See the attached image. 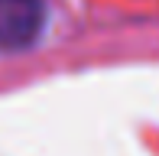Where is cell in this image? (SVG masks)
Instances as JSON below:
<instances>
[{
	"label": "cell",
	"mask_w": 159,
	"mask_h": 156,
	"mask_svg": "<svg viewBox=\"0 0 159 156\" xmlns=\"http://www.w3.org/2000/svg\"><path fill=\"white\" fill-rule=\"evenodd\" d=\"M46 30L42 0H0V52H26Z\"/></svg>",
	"instance_id": "obj_1"
}]
</instances>
